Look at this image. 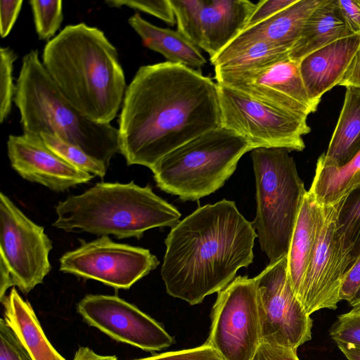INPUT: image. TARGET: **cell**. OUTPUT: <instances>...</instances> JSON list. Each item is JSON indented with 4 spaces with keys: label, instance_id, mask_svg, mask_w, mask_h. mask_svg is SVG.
<instances>
[{
    "label": "cell",
    "instance_id": "13",
    "mask_svg": "<svg viewBox=\"0 0 360 360\" xmlns=\"http://www.w3.org/2000/svg\"><path fill=\"white\" fill-rule=\"evenodd\" d=\"M177 30L211 58L245 28L256 7L248 0H169Z\"/></svg>",
    "mask_w": 360,
    "mask_h": 360
},
{
    "label": "cell",
    "instance_id": "4",
    "mask_svg": "<svg viewBox=\"0 0 360 360\" xmlns=\"http://www.w3.org/2000/svg\"><path fill=\"white\" fill-rule=\"evenodd\" d=\"M13 101L23 133L57 136L107 167L120 153L118 129L93 121L76 109L48 74L37 50L22 58Z\"/></svg>",
    "mask_w": 360,
    "mask_h": 360
},
{
    "label": "cell",
    "instance_id": "35",
    "mask_svg": "<svg viewBox=\"0 0 360 360\" xmlns=\"http://www.w3.org/2000/svg\"><path fill=\"white\" fill-rule=\"evenodd\" d=\"M22 3V0H1L0 1V34L2 38L8 36L11 31L21 10Z\"/></svg>",
    "mask_w": 360,
    "mask_h": 360
},
{
    "label": "cell",
    "instance_id": "30",
    "mask_svg": "<svg viewBox=\"0 0 360 360\" xmlns=\"http://www.w3.org/2000/svg\"><path fill=\"white\" fill-rule=\"evenodd\" d=\"M330 336L336 343L360 347V309L352 308L339 315L330 329Z\"/></svg>",
    "mask_w": 360,
    "mask_h": 360
},
{
    "label": "cell",
    "instance_id": "38",
    "mask_svg": "<svg viewBox=\"0 0 360 360\" xmlns=\"http://www.w3.org/2000/svg\"><path fill=\"white\" fill-rule=\"evenodd\" d=\"M360 287V257L345 274L342 281L340 298L349 302Z\"/></svg>",
    "mask_w": 360,
    "mask_h": 360
},
{
    "label": "cell",
    "instance_id": "12",
    "mask_svg": "<svg viewBox=\"0 0 360 360\" xmlns=\"http://www.w3.org/2000/svg\"><path fill=\"white\" fill-rule=\"evenodd\" d=\"M149 250L118 243L108 236L65 252L60 259V270L93 279L116 289H129L159 265Z\"/></svg>",
    "mask_w": 360,
    "mask_h": 360
},
{
    "label": "cell",
    "instance_id": "2",
    "mask_svg": "<svg viewBox=\"0 0 360 360\" xmlns=\"http://www.w3.org/2000/svg\"><path fill=\"white\" fill-rule=\"evenodd\" d=\"M257 237L253 224L224 199L199 207L172 228L161 276L167 292L191 305L218 292L248 267Z\"/></svg>",
    "mask_w": 360,
    "mask_h": 360
},
{
    "label": "cell",
    "instance_id": "15",
    "mask_svg": "<svg viewBox=\"0 0 360 360\" xmlns=\"http://www.w3.org/2000/svg\"><path fill=\"white\" fill-rule=\"evenodd\" d=\"M77 309L91 326L143 350L160 351L174 342L158 322L116 295H87Z\"/></svg>",
    "mask_w": 360,
    "mask_h": 360
},
{
    "label": "cell",
    "instance_id": "9",
    "mask_svg": "<svg viewBox=\"0 0 360 360\" xmlns=\"http://www.w3.org/2000/svg\"><path fill=\"white\" fill-rule=\"evenodd\" d=\"M254 279L261 342L297 351L311 339L313 321L290 285L287 256L269 263Z\"/></svg>",
    "mask_w": 360,
    "mask_h": 360
},
{
    "label": "cell",
    "instance_id": "20",
    "mask_svg": "<svg viewBox=\"0 0 360 360\" xmlns=\"http://www.w3.org/2000/svg\"><path fill=\"white\" fill-rule=\"evenodd\" d=\"M323 0H297L272 17L243 30L231 42L262 40L290 53L304 23Z\"/></svg>",
    "mask_w": 360,
    "mask_h": 360
},
{
    "label": "cell",
    "instance_id": "25",
    "mask_svg": "<svg viewBox=\"0 0 360 360\" xmlns=\"http://www.w3.org/2000/svg\"><path fill=\"white\" fill-rule=\"evenodd\" d=\"M360 187V151L341 167L326 166L317 161L308 192L321 206L338 204Z\"/></svg>",
    "mask_w": 360,
    "mask_h": 360
},
{
    "label": "cell",
    "instance_id": "41",
    "mask_svg": "<svg viewBox=\"0 0 360 360\" xmlns=\"http://www.w3.org/2000/svg\"><path fill=\"white\" fill-rule=\"evenodd\" d=\"M347 360H360V347L349 345H337Z\"/></svg>",
    "mask_w": 360,
    "mask_h": 360
},
{
    "label": "cell",
    "instance_id": "40",
    "mask_svg": "<svg viewBox=\"0 0 360 360\" xmlns=\"http://www.w3.org/2000/svg\"><path fill=\"white\" fill-rule=\"evenodd\" d=\"M73 360H118L115 356L101 355L86 347H80L75 354Z\"/></svg>",
    "mask_w": 360,
    "mask_h": 360
},
{
    "label": "cell",
    "instance_id": "32",
    "mask_svg": "<svg viewBox=\"0 0 360 360\" xmlns=\"http://www.w3.org/2000/svg\"><path fill=\"white\" fill-rule=\"evenodd\" d=\"M0 360H34L4 318L0 319Z\"/></svg>",
    "mask_w": 360,
    "mask_h": 360
},
{
    "label": "cell",
    "instance_id": "17",
    "mask_svg": "<svg viewBox=\"0 0 360 360\" xmlns=\"http://www.w3.org/2000/svg\"><path fill=\"white\" fill-rule=\"evenodd\" d=\"M7 151L11 167L23 179L56 192L86 184L94 177L60 158L45 145L41 136L10 135Z\"/></svg>",
    "mask_w": 360,
    "mask_h": 360
},
{
    "label": "cell",
    "instance_id": "28",
    "mask_svg": "<svg viewBox=\"0 0 360 360\" xmlns=\"http://www.w3.org/2000/svg\"><path fill=\"white\" fill-rule=\"evenodd\" d=\"M36 32L40 40L49 41L60 27L63 19L61 0H31Z\"/></svg>",
    "mask_w": 360,
    "mask_h": 360
},
{
    "label": "cell",
    "instance_id": "42",
    "mask_svg": "<svg viewBox=\"0 0 360 360\" xmlns=\"http://www.w3.org/2000/svg\"><path fill=\"white\" fill-rule=\"evenodd\" d=\"M348 303L352 308L360 309V287L354 297Z\"/></svg>",
    "mask_w": 360,
    "mask_h": 360
},
{
    "label": "cell",
    "instance_id": "21",
    "mask_svg": "<svg viewBox=\"0 0 360 360\" xmlns=\"http://www.w3.org/2000/svg\"><path fill=\"white\" fill-rule=\"evenodd\" d=\"M0 301L4 320L34 360H66L48 340L30 302L22 299L15 288Z\"/></svg>",
    "mask_w": 360,
    "mask_h": 360
},
{
    "label": "cell",
    "instance_id": "27",
    "mask_svg": "<svg viewBox=\"0 0 360 360\" xmlns=\"http://www.w3.org/2000/svg\"><path fill=\"white\" fill-rule=\"evenodd\" d=\"M40 136L49 149L70 165L94 176H105L108 167L81 148L53 134L42 133Z\"/></svg>",
    "mask_w": 360,
    "mask_h": 360
},
{
    "label": "cell",
    "instance_id": "23",
    "mask_svg": "<svg viewBox=\"0 0 360 360\" xmlns=\"http://www.w3.org/2000/svg\"><path fill=\"white\" fill-rule=\"evenodd\" d=\"M145 46L162 54L168 62L190 68H200L207 63L200 49L178 30L155 26L136 13L128 20Z\"/></svg>",
    "mask_w": 360,
    "mask_h": 360
},
{
    "label": "cell",
    "instance_id": "39",
    "mask_svg": "<svg viewBox=\"0 0 360 360\" xmlns=\"http://www.w3.org/2000/svg\"><path fill=\"white\" fill-rule=\"evenodd\" d=\"M338 85L360 89V46L354 53Z\"/></svg>",
    "mask_w": 360,
    "mask_h": 360
},
{
    "label": "cell",
    "instance_id": "26",
    "mask_svg": "<svg viewBox=\"0 0 360 360\" xmlns=\"http://www.w3.org/2000/svg\"><path fill=\"white\" fill-rule=\"evenodd\" d=\"M335 232L346 273L360 257V187L338 203Z\"/></svg>",
    "mask_w": 360,
    "mask_h": 360
},
{
    "label": "cell",
    "instance_id": "33",
    "mask_svg": "<svg viewBox=\"0 0 360 360\" xmlns=\"http://www.w3.org/2000/svg\"><path fill=\"white\" fill-rule=\"evenodd\" d=\"M135 360H223L217 351L205 342L195 348L165 352Z\"/></svg>",
    "mask_w": 360,
    "mask_h": 360
},
{
    "label": "cell",
    "instance_id": "29",
    "mask_svg": "<svg viewBox=\"0 0 360 360\" xmlns=\"http://www.w3.org/2000/svg\"><path fill=\"white\" fill-rule=\"evenodd\" d=\"M16 53L9 47L0 49V122L6 120L12 108L15 86L13 79V63Z\"/></svg>",
    "mask_w": 360,
    "mask_h": 360
},
{
    "label": "cell",
    "instance_id": "11",
    "mask_svg": "<svg viewBox=\"0 0 360 360\" xmlns=\"http://www.w3.org/2000/svg\"><path fill=\"white\" fill-rule=\"evenodd\" d=\"M52 241L44 228L30 220L5 194L0 193V265L25 294L50 272Z\"/></svg>",
    "mask_w": 360,
    "mask_h": 360
},
{
    "label": "cell",
    "instance_id": "19",
    "mask_svg": "<svg viewBox=\"0 0 360 360\" xmlns=\"http://www.w3.org/2000/svg\"><path fill=\"white\" fill-rule=\"evenodd\" d=\"M323 220L324 207L307 191L287 255L288 276L297 300Z\"/></svg>",
    "mask_w": 360,
    "mask_h": 360
},
{
    "label": "cell",
    "instance_id": "1",
    "mask_svg": "<svg viewBox=\"0 0 360 360\" xmlns=\"http://www.w3.org/2000/svg\"><path fill=\"white\" fill-rule=\"evenodd\" d=\"M219 127L217 86L212 79L168 61L141 66L122 105L120 153L128 165L151 169L172 151Z\"/></svg>",
    "mask_w": 360,
    "mask_h": 360
},
{
    "label": "cell",
    "instance_id": "36",
    "mask_svg": "<svg viewBox=\"0 0 360 360\" xmlns=\"http://www.w3.org/2000/svg\"><path fill=\"white\" fill-rule=\"evenodd\" d=\"M253 360H300L297 351L290 348L260 342Z\"/></svg>",
    "mask_w": 360,
    "mask_h": 360
},
{
    "label": "cell",
    "instance_id": "37",
    "mask_svg": "<svg viewBox=\"0 0 360 360\" xmlns=\"http://www.w3.org/2000/svg\"><path fill=\"white\" fill-rule=\"evenodd\" d=\"M346 25L353 34H360V0H337Z\"/></svg>",
    "mask_w": 360,
    "mask_h": 360
},
{
    "label": "cell",
    "instance_id": "6",
    "mask_svg": "<svg viewBox=\"0 0 360 360\" xmlns=\"http://www.w3.org/2000/svg\"><path fill=\"white\" fill-rule=\"evenodd\" d=\"M249 151L245 139L219 127L172 151L151 171L162 191L183 201H195L222 187Z\"/></svg>",
    "mask_w": 360,
    "mask_h": 360
},
{
    "label": "cell",
    "instance_id": "18",
    "mask_svg": "<svg viewBox=\"0 0 360 360\" xmlns=\"http://www.w3.org/2000/svg\"><path fill=\"white\" fill-rule=\"evenodd\" d=\"M360 46V34L335 41L309 53L300 62L308 96L318 107L322 96L342 79Z\"/></svg>",
    "mask_w": 360,
    "mask_h": 360
},
{
    "label": "cell",
    "instance_id": "10",
    "mask_svg": "<svg viewBox=\"0 0 360 360\" xmlns=\"http://www.w3.org/2000/svg\"><path fill=\"white\" fill-rule=\"evenodd\" d=\"M205 342L223 360H253L261 342L255 279L237 276L217 292Z\"/></svg>",
    "mask_w": 360,
    "mask_h": 360
},
{
    "label": "cell",
    "instance_id": "22",
    "mask_svg": "<svg viewBox=\"0 0 360 360\" xmlns=\"http://www.w3.org/2000/svg\"><path fill=\"white\" fill-rule=\"evenodd\" d=\"M351 35L337 0H323L307 19L290 58L300 62L321 47Z\"/></svg>",
    "mask_w": 360,
    "mask_h": 360
},
{
    "label": "cell",
    "instance_id": "8",
    "mask_svg": "<svg viewBox=\"0 0 360 360\" xmlns=\"http://www.w3.org/2000/svg\"><path fill=\"white\" fill-rule=\"evenodd\" d=\"M220 127L245 139L252 150L281 148L302 150L310 132L307 118L269 106L217 83Z\"/></svg>",
    "mask_w": 360,
    "mask_h": 360
},
{
    "label": "cell",
    "instance_id": "31",
    "mask_svg": "<svg viewBox=\"0 0 360 360\" xmlns=\"http://www.w3.org/2000/svg\"><path fill=\"white\" fill-rule=\"evenodd\" d=\"M105 3L112 8L127 6L147 13L172 26L176 22L169 0H107Z\"/></svg>",
    "mask_w": 360,
    "mask_h": 360
},
{
    "label": "cell",
    "instance_id": "7",
    "mask_svg": "<svg viewBox=\"0 0 360 360\" xmlns=\"http://www.w3.org/2000/svg\"><path fill=\"white\" fill-rule=\"evenodd\" d=\"M256 185L257 230L270 263L287 256L297 216L307 192L289 150L258 148L251 151Z\"/></svg>",
    "mask_w": 360,
    "mask_h": 360
},
{
    "label": "cell",
    "instance_id": "34",
    "mask_svg": "<svg viewBox=\"0 0 360 360\" xmlns=\"http://www.w3.org/2000/svg\"><path fill=\"white\" fill-rule=\"evenodd\" d=\"M297 0H261L250 16L245 29L254 26L272 17L293 4Z\"/></svg>",
    "mask_w": 360,
    "mask_h": 360
},
{
    "label": "cell",
    "instance_id": "16",
    "mask_svg": "<svg viewBox=\"0 0 360 360\" xmlns=\"http://www.w3.org/2000/svg\"><path fill=\"white\" fill-rule=\"evenodd\" d=\"M337 205L324 207V220L308 266L298 300L307 314L336 309L345 274L335 232Z\"/></svg>",
    "mask_w": 360,
    "mask_h": 360
},
{
    "label": "cell",
    "instance_id": "3",
    "mask_svg": "<svg viewBox=\"0 0 360 360\" xmlns=\"http://www.w3.org/2000/svg\"><path fill=\"white\" fill-rule=\"evenodd\" d=\"M42 63L86 117L110 124L117 116L127 86L117 49L103 31L83 22L65 26L44 46Z\"/></svg>",
    "mask_w": 360,
    "mask_h": 360
},
{
    "label": "cell",
    "instance_id": "14",
    "mask_svg": "<svg viewBox=\"0 0 360 360\" xmlns=\"http://www.w3.org/2000/svg\"><path fill=\"white\" fill-rule=\"evenodd\" d=\"M217 83L244 96L301 117L316 110L300 73V62L290 58L243 71L214 70Z\"/></svg>",
    "mask_w": 360,
    "mask_h": 360
},
{
    "label": "cell",
    "instance_id": "24",
    "mask_svg": "<svg viewBox=\"0 0 360 360\" xmlns=\"http://www.w3.org/2000/svg\"><path fill=\"white\" fill-rule=\"evenodd\" d=\"M360 151V89L346 87L343 106L327 151L318 160L341 167Z\"/></svg>",
    "mask_w": 360,
    "mask_h": 360
},
{
    "label": "cell",
    "instance_id": "5",
    "mask_svg": "<svg viewBox=\"0 0 360 360\" xmlns=\"http://www.w3.org/2000/svg\"><path fill=\"white\" fill-rule=\"evenodd\" d=\"M53 226L67 232L84 231L118 239H140L146 231L174 227L181 213L149 186L100 182L56 206Z\"/></svg>",
    "mask_w": 360,
    "mask_h": 360
}]
</instances>
